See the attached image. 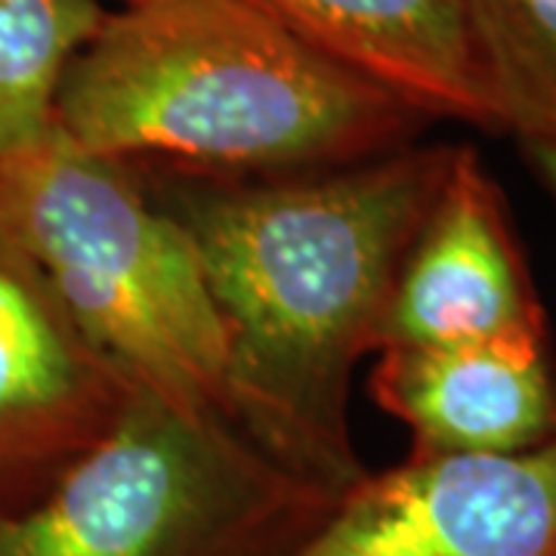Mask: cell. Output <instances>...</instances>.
<instances>
[{
	"mask_svg": "<svg viewBox=\"0 0 556 556\" xmlns=\"http://www.w3.org/2000/svg\"><path fill=\"white\" fill-rule=\"evenodd\" d=\"M457 146L285 177L142 179L195 241L226 340V415L285 470L340 497L368 473L353 371L378 353L402 260Z\"/></svg>",
	"mask_w": 556,
	"mask_h": 556,
	"instance_id": "obj_1",
	"label": "cell"
},
{
	"mask_svg": "<svg viewBox=\"0 0 556 556\" xmlns=\"http://www.w3.org/2000/svg\"><path fill=\"white\" fill-rule=\"evenodd\" d=\"M433 124L251 0L105 10L53 127L78 149L195 177H285L380 159Z\"/></svg>",
	"mask_w": 556,
	"mask_h": 556,
	"instance_id": "obj_2",
	"label": "cell"
},
{
	"mask_svg": "<svg viewBox=\"0 0 556 556\" xmlns=\"http://www.w3.org/2000/svg\"><path fill=\"white\" fill-rule=\"evenodd\" d=\"M0 223L139 393L226 417V340L195 241L134 164L53 134L0 161Z\"/></svg>",
	"mask_w": 556,
	"mask_h": 556,
	"instance_id": "obj_3",
	"label": "cell"
},
{
	"mask_svg": "<svg viewBox=\"0 0 556 556\" xmlns=\"http://www.w3.org/2000/svg\"><path fill=\"white\" fill-rule=\"evenodd\" d=\"M334 501L232 420L137 393L43 492L0 510V556H288Z\"/></svg>",
	"mask_w": 556,
	"mask_h": 556,
	"instance_id": "obj_4",
	"label": "cell"
},
{
	"mask_svg": "<svg viewBox=\"0 0 556 556\" xmlns=\"http://www.w3.org/2000/svg\"><path fill=\"white\" fill-rule=\"evenodd\" d=\"M288 556H556V439L368 470Z\"/></svg>",
	"mask_w": 556,
	"mask_h": 556,
	"instance_id": "obj_5",
	"label": "cell"
},
{
	"mask_svg": "<svg viewBox=\"0 0 556 556\" xmlns=\"http://www.w3.org/2000/svg\"><path fill=\"white\" fill-rule=\"evenodd\" d=\"M137 393L0 223V510L43 492Z\"/></svg>",
	"mask_w": 556,
	"mask_h": 556,
	"instance_id": "obj_6",
	"label": "cell"
},
{
	"mask_svg": "<svg viewBox=\"0 0 556 556\" xmlns=\"http://www.w3.org/2000/svg\"><path fill=\"white\" fill-rule=\"evenodd\" d=\"M551 343L507 199L473 146H457L402 260L378 353L408 343Z\"/></svg>",
	"mask_w": 556,
	"mask_h": 556,
	"instance_id": "obj_7",
	"label": "cell"
},
{
	"mask_svg": "<svg viewBox=\"0 0 556 556\" xmlns=\"http://www.w3.org/2000/svg\"><path fill=\"white\" fill-rule=\"evenodd\" d=\"M368 393L412 430L415 455H517L556 439L551 343L387 346Z\"/></svg>",
	"mask_w": 556,
	"mask_h": 556,
	"instance_id": "obj_8",
	"label": "cell"
},
{
	"mask_svg": "<svg viewBox=\"0 0 556 556\" xmlns=\"http://www.w3.org/2000/svg\"><path fill=\"white\" fill-rule=\"evenodd\" d=\"M433 121L501 134L460 0H251Z\"/></svg>",
	"mask_w": 556,
	"mask_h": 556,
	"instance_id": "obj_9",
	"label": "cell"
},
{
	"mask_svg": "<svg viewBox=\"0 0 556 556\" xmlns=\"http://www.w3.org/2000/svg\"><path fill=\"white\" fill-rule=\"evenodd\" d=\"M102 20L100 0H0V161L53 134L62 75Z\"/></svg>",
	"mask_w": 556,
	"mask_h": 556,
	"instance_id": "obj_10",
	"label": "cell"
},
{
	"mask_svg": "<svg viewBox=\"0 0 556 556\" xmlns=\"http://www.w3.org/2000/svg\"><path fill=\"white\" fill-rule=\"evenodd\" d=\"M501 134L556 139V0H460Z\"/></svg>",
	"mask_w": 556,
	"mask_h": 556,
	"instance_id": "obj_11",
	"label": "cell"
},
{
	"mask_svg": "<svg viewBox=\"0 0 556 556\" xmlns=\"http://www.w3.org/2000/svg\"><path fill=\"white\" fill-rule=\"evenodd\" d=\"M519 152L556 201V139H522Z\"/></svg>",
	"mask_w": 556,
	"mask_h": 556,
	"instance_id": "obj_12",
	"label": "cell"
},
{
	"mask_svg": "<svg viewBox=\"0 0 556 556\" xmlns=\"http://www.w3.org/2000/svg\"><path fill=\"white\" fill-rule=\"evenodd\" d=\"M127 3H139V0H121V7H127Z\"/></svg>",
	"mask_w": 556,
	"mask_h": 556,
	"instance_id": "obj_13",
	"label": "cell"
}]
</instances>
